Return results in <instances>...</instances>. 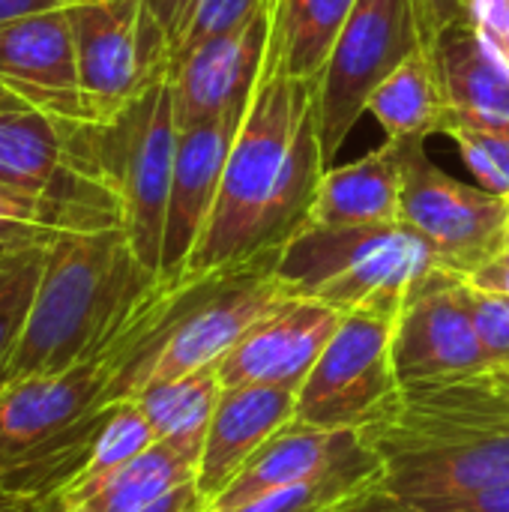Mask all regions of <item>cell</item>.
I'll use <instances>...</instances> for the list:
<instances>
[{
  "mask_svg": "<svg viewBox=\"0 0 509 512\" xmlns=\"http://www.w3.org/2000/svg\"><path fill=\"white\" fill-rule=\"evenodd\" d=\"M324 171L315 81L294 78L270 42L186 273H210L282 249L309 222Z\"/></svg>",
  "mask_w": 509,
  "mask_h": 512,
  "instance_id": "6da1fadb",
  "label": "cell"
},
{
  "mask_svg": "<svg viewBox=\"0 0 509 512\" xmlns=\"http://www.w3.org/2000/svg\"><path fill=\"white\" fill-rule=\"evenodd\" d=\"M246 105L249 102H240L198 126L180 129L177 135L174 174H171V192H168V210H165V234H162L159 282L183 279L192 261V252L216 207L225 162L240 132V123L246 117Z\"/></svg>",
  "mask_w": 509,
  "mask_h": 512,
  "instance_id": "4fadbf2b",
  "label": "cell"
},
{
  "mask_svg": "<svg viewBox=\"0 0 509 512\" xmlns=\"http://www.w3.org/2000/svg\"><path fill=\"white\" fill-rule=\"evenodd\" d=\"M438 267L432 249L405 225H303L279 252L276 279L285 294L336 312L399 318L411 288Z\"/></svg>",
  "mask_w": 509,
  "mask_h": 512,
  "instance_id": "52a82bcc",
  "label": "cell"
},
{
  "mask_svg": "<svg viewBox=\"0 0 509 512\" xmlns=\"http://www.w3.org/2000/svg\"><path fill=\"white\" fill-rule=\"evenodd\" d=\"M108 360L30 375L0 390V492L42 501L84 468L105 417Z\"/></svg>",
  "mask_w": 509,
  "mask_h": 512,
  "instance_id": "5b68a950",
  "label": "cell"
},
{
  "mask_svg": "<svg viewBox=\"0 0 509 512\" xmlns=\"http://www.w3.org/2000/svg\"><path fill=\"white\" fill-rule=\"evenodd\" d=\"M471 9V0H414V12H417V27H420V39L423 48L453 21L465 18Z\"/></svg>",
  "mask_w": 509,
  "mask_h": 512,
  "instance_id": "e575fe53",
  "label": "cell"
},
{
  "mask_svg": "<svg viewBox=\"0 0 509 512\" xmlns=\"http://www.w3.org/2000/svg\"><path fill=\"white\" fill-rule=\"evenodd\" d=\"M342 312L321 300L285 297L216 363L222 387L270 384L300 393L321 351L333 339Z\"/></svg>",
  "mask_w": 509,
  "mask_h": 512,
  "instance_id": "9a60e30c",
  "label": "cell"
},
{
  "mask_svg": "<svg viewBox=\"0 0 509 512\" xmlns=\"http://www.w3.org/2000/svg\"><path fill=\"white\" fill-rule=\"evenodd\" d=\"M399 501L450 498L509 480V396L492 375L399 384L360 432Z\"/></svg>",
  "mask_w": 509,
  "mask_h": 512,
  "instance_id": "7a4b0ae2",
  "label": "cell"
},
{
  "mask_svg": "<svg viewBox=\"0 0 509 512\" xmlns=\"http://www.w3.org/2000/svg\"><path fill=\"white\" fill-rule=\"evenodd\" d=\"M447 135L459 144L462 159L471 168L477 186L492 195L509 198V129L456 126Z\"/></svg>",
  "mask_w": 509,
  "mask_h": 512,
  "instance_id": "4dcf8cb0",
  "label": "cell"
},
{
  "mask_svg": "<svg viewBox=\"0 0 509 512\" xmlns=\"http://www.w3.org/2000/svg\"><path fill=\"white\" fill-rule=\"evenodd\" d=\"M447 96V126L509 129V66L465 15L444 27L429 45Z\"/></svg>",
  "mask_w": 509,
  "mask_h": 512,
  "instance_id": "d6986e66",
  "label": "cell"
},
{
  "mask_svg": "<svg viewBox=\"0 0 509 512\" xmlns=\"http://www.w3.org/2000/svg\"><path fill=\"white\" fill-rule=\"evenodd\" d=\"M423 48L414 0H357L318 81V135L327 168L366 114L372 93Z\"/></svg>",
  "mask_w": 509,
  "mask_h": 512,
  "instance_id": "9c48e42d",
  "label": "cell"
},
{
  "mask_svg": "<svg viewBox=\"0 0 509 512\" xmlns=\"http://www.w3.org/2000/svg\"><path fill=\"white\" fill-rule=\"evenodd\" d=\"M156 441L159 438H156L150 420L144 417V411L138 408L135 399L111 402L105 408L102 426H99V432L93 438L87 468L81 474H99V471L120 468V465L138 459L141 453H147Z\"/></svg>",
  "mask_w": 509,
  "mask_h": 512,
  "instance_id": "83f0119b",
  "label": "cell"
},
{
  "mask_svg": "<svg viewBox=\"0 0 509 512\" xmlns=\"http://www.w3.org/2000/svg\"><path fill=\"white\" fill-rule=\"evenodd\" d=\"M87 123L114 120L168 75L171 42L150 0H90L66 6Z\"/></svg>",
  "mask_w": 509,
  "mask_h": 512,
  "instance_id": "ba28073f",
  "label": "cell"
},
{
  "mask_svg": "<svg viewBox=\"0 0 509 512\" xmlns=\"http://www.w3.org/2000/svg\"><path fill=\"white\" fill-rule=\"evenodd\" d=\"M471 285V282H468ZM471 312L492 372L509 363V294L480 291L471 285Z\"/></svg>",
  "mask_w": 509,
  "mask_h": 512,
  "instance_id": "1f68e13d",
  "label": "cell"
},
{
  "mask_svg": "<svg viewBox=\"0 0 509 512\" xmlns=\"http://www.w3.org/2000/svg\"><path fill=\"white\" fill-rule=\"evenodd\" d=\"M84 512H204L198 492V459L156 441L138 459L81 474L60 492Z\"/></svg>",
  "mask_w": 509,
  "mask_h": 512,
  "instance_id": "e0dca14e",
  "label": "cell"
},
{
  "mask_svg": "<svg viewBox=\"0 0 509 512\" xmlns=\"http://www.w3.org/2000/svg\"><path fill=\"white\" fill-rule=\"evenodd\" d=\"M489 375H492V381L509 396V363L507 366H501V369H495V372H489Z\"/></svg>",
  "mask_w": 509,
  "mask_h": 512,
  "instance_id": "7bdbcfd3",
  "label": "cell"
},
{
  "mask_svg": "<svg viewBox=\"0 0 509 512\" xmlns=\"http://www.w3.org/2000/svg\"><path fill=\"white\" fill-rule=\"evenodd\" d=\"M402 159V216L438 267L471 279L507 246L509 198L459 183L429 156L426 138H390Z\"/></svg>",
  "mask_w": 509,
  "mask_h": 512,
  "instance_id": "30bf717a",
  "label": "cell"
},
{
  "mask_svg": "<svg viewBox=\"0 0 509 512\" xmlns=\"http://www.w3.org/2000/svg\"><path fill=\"white\" fill-rule=\"evenodd\" d=\"M393 327L396 318L381 312L342 315L297 393L294 423L330 432H363L372 426L399 393L390 351Z\"/></svg>",
  "mask_w": 509,
  "mask_h": 512,
  "instance_id": "8fae6325",
  "label": "cell"
},
{
  "mask_svg": "<svg viewBox=\"0 0 509 512\" xmlns=\"http://www.w3.org/2000/svg\"><path fill=\"white\" fill-rule=\"evenodd\" d=\"M336 512H414L405 501H399V498H393L390 492H384L381 489V483L378 486H372L369 492H363L360 498H354L351 504H345L342 510Z\"/></svg>",
  "mask_w": 509,
  "mask_h": 512,
  "instance_id": "d590c367",
  "label": "cell"
},
{
  "mask_svg": "<svg viewBox=\"0 0 509 512\" xmlns=\"http://www.w3.org/2000/svg\"><path fill=\"white\" fill-rule=\"evenodd\" d=\"M222 390L225 387L219 381V369L207 366L171 381L150 384L135 396V402L162 444L201 462Z\"/></svg>",
  "mask_w": 509,
  "mask_h": 512,
  "instance_id": "7402d4cb",
  "label": "cell"
},
{
  "mask_svg": "<svg viewBox=\"0 0 509 512\" xmlns=\"http://www.w3.org/2000/svg\"><path fill=\"white\" fill-rule=\"evenodd\" d=\"M360 447H363L360 432H348V429L330 432L303 423H288L246 462V468L234 477V483L222 495H216L204 510H234L270 492L321 477L339 462H345L348 456H354Z\"/></svg>",
  "mask_w": 509,
  "mask_h": 512,
  "instance_id": "ffe728a7",
  "label": "cell"
},
{
  "mask_svg": "<svg viewBox=\"0 0 509 512\" xmlns=\"http://www.w3.org/2000/svg\"><path fill=\"white\" fill-rule=\"evenodd\" d=\"M414 512H509V480L465 492V495H450V498H423V501H405Z\"/></svg>",
  "mask_w": 509,
  "mask_h": 512,
  "instance_id": "d6a6232c",
  "label": "cell"
},
{
  "mask_svg": "<svg viewBox=\"0 0 509 512\" xmlns=\"http://www.w3.org/2000/svg\"><path fill=\"white\" fill-rule=\"evenodd\" d=\"M60 234L63 231L57 228L51 201L45 195L0 183V264L33 249H48Z\"/></svg>",
  "mask_w": 509,
  "mask_h": 512,
  "instance_id": "4316f807",
  "label": "cell"
},
{
  "mask_svg": "<svg viewBox=\"0 0 509 512\" xmlns=\"http://www.w3.org/2000/svg\"><path fill=\"white\" fill-rule=\"evenodd\" d=\"M42 264H45V249H33L0 264V375L27 324L33 294L42 276Z\"/></svg>",
  "mask_w": 509,
  "mask_h": 512,
  "instance_id": "f546056e",
  "label": "cell"
},
{
  "mask_svg": "<svg viewBox=\"0 0 509 512\" xmlns=\"http://www.w3.org/2000/svg\"><path fill=\"white\" fill-rule=\"evenodd\" d=\"M177 3H180V0H150V6L156 9V15L162 18V24H168V18H171V12L177 9Z\"/></svg>",
  "mask_w": 509,
  "mask_h": 512,
  "instance_id": "60d3db41",
  "label": "cell"
},
{
  "mask_svg": "<svg viewBox=\"0 0 509 512\" xmlns=\"http://www.w3.org/2000/svg\"><path fill=\"white\" fill-rule=\"evenodd\" d=\"M468 18L509 66V0H471Z\"/></svg>",
  "mask_w": 509,
  "mask_h": 512,
  "instance_id": "836d02e7",
  "label": "cell"
},
{
  "mask_svg": "<svg viewBox=\"0 0 509 512\" xmlns=\"http://www.w3.org/2000/svg\"><path fill=\"white\" fill-rule=\"evenodd\" d=\"M39 512H84V510L72 507V504L57 492V495H48V498H42V501H39Z\"/></svg>",
  "mask_w": 509,
  "mask_h": 512,
  "instance_id": "ab89813d",
  "label": "cell"
},
{
  "mask_svg": "<svg viewBox=\"0 0 509 512\" xmlns=\"http://www.w3.org/2000/svg\"><path fill=\"white\" fill-rule=\"evenodd\" d=\"M378 483H381V465L375 453L363 444L354 456H348L345 462H339L321 477L270 492L264 498H255L243 507L225 512H336Z\"/></svg>",
  "mask_w": 509,
  "mask_h": 512,
  "instance_id": "484cf974",
  "label": "cell"
},
{
  "mask_svg": "<svg viewBox=\"0 0 509 512\" xmlns=\"http://www.w3.org/2000/svg\"><path fill=\"white\" fill-rule=\"evenodd\" d=\"M297 414V393L270 384L225 387L198 462V492L210 504L246 462Z\"/></svg>",
  "mask_w": 509,
  "mask_h": 512,
  "instance_id": "ac0fdd59",
  "label": "cell"
},
{
  "mask_svg": "<svg viewBox=\"0 0 509 512\" xmlns=\"http://www.w3.org/2000/svg\"><path fill=\"white\" fill-rule=\"evenodd\" d=\"M402 216L399 144L384 141L369 156L327 168L306 225H384Z\"/></svg>",
  "mask_w": 509,
  "mask_h": 512,
  "instance_id": "44dd1931",
  "label": "cell"
},
{
  "mask_svg": "<svg viewBox=\"0 0 509 512\" xmlns=\"http://www.w3.org/2000/svg\"><path fill=\"white\" fill-rule=\"evenodd\" d=\"M69 3H90V0H63V6H69Z\"/></svg>",
  "mask_w": 509,
  "mask_h": 512,
  "instance_id": "ee69618b",
  "label": "cell"
},
{
  "mask_svg": "<svg viewBox=\"0 0 509 512\" xmlns=\"http://www.w3.org/2000/svg\"><path fill=\"white\" fill-rule=\"evenodd\" d=\"M357 0H276L270 42L282 54L288 72L318 81Z\"/></svg>",
  "mask_w": 509,
  "mask_h": 512,
  "instance_id": "d4e9b609",
  "label": "cell"
},
{
  "mask_svg": "<svg viewBox=\"0 0 509 512\" xmlns=\"http://www.w3.org/2000/svg\"><path fill=\"white\" fill-rule=\"evenodd\" d=\"M282 249L210 273H186L156 282L117 348L105 357L111 402L135 399L144 387L216 366L243 333L258 324L285 294L276 279Z\"/></svg>",
  "mask_w": 509,
  "mask_h": 512,
  "instance_id": "277c9868",
  "label": "cell"
},
{
  "mask_svg": "<svg viewBox=\"0 0 509 512\" xmlns=\"http://www.w3.org/2000/svg\"><path fill=\"white\" fill-rule=\"evenodd\" d=\"M177 135L168 75L108 123L63 120L66 165L105 183L120 198L126 240L156 279Z\"/></svg>",
  "mask_w": 509,
  "mask_h": 512,
  "instance_id": "8992f818",
  "label": "cell"
},
{
  "mask_svg": "<svg viewBox=\"0 0 509 512\" xmlns=\"http://www.w3.org/2000/svg\"><path fill=\"white\" fill-rule=\"evenodd\" d=\"M27 102H21L18 96H12L3 84H0V111H12V108H24Z\"/></svg>",
  "mask_w": 509,
  "mask_h": 512,
  "instance_id": "b9f144b4",
  "label": "cell"
},
{
  "mask_svg": "<svg viewBox=\"0 0 509 512\" xmlns=\"http://www.w3.org/2000/svg\"><path fill=\"white\" fill-rule=\"evenodd\" d=\"M447 96L429 48L411 54L369 99L366 114L387 138H429L447 126Z\"/></svg>",
  "mask_w": 509,
  "mask_h": 512,
  "instance_id": "603a6c76",
  "label": "cell"
},
{
  "mask_svg": "<svg viewBox=\"0 0 509 512\" xmlns=\"http://www.w3.org/2000/svg\"><path fill=\"white\" fill-rule=\"evenodd\" d=\"M390 351L399 384L489 375L468 279L444 267L426 273L402 303Z\"/></svg>",
  "mask_w": 509,
  "mask_h": 512,
  "instance_id": "7c38bea8",
  "label": "cell"
},
{
  "mask_svg": "<svg viewBox=\"0 0 509 512\" xmlns=\"http://www.w3.org/2000/svg\"><path fill=\"white\" fill-rule=\"evenodd\" d=\"M66 165L63 120L30 105L0 111V183L42 195Z\"/></svg>",
  "mask_w": 509,
  "mask_h": 512,
  "instance_id": "cb8c5ba5",
  "label": "cell"
},
{
  "mask_svg": "<svg viewBox=\"0 0 509 512\" xmlns=\"http://www.w3.org/2000/svg\"><path fill=\"white\" fill-rule=\"evenodd\" d=\"M504 252H509V228H507V246H504Z\"/></svg>",
  "mask_w": 509,
  "mask_h": 512,
  "instance_id": "f6af8a7d",
  "label": "cell"
},
{
  "mask_svg": "<svg viewBox=\"0 0 509 512\" xmlns=\"http://www.w3.org/2000/svg\"><path fill=\"white\" fill-rule=\"evenodd\" d=\"M273 3L276 0H264L249 21L198 42L168 66L177 129L198 126L249 102L270 45Z\"/></svg>",
  "mask_w": 509,
  "mask_h": 512,
  "instance_id": "5bb4252c",
  "label": "cell"
},
{
  "mask_svg": "<svg viewBox=\"0 0 509 512\" xmlns=\"http://www.w3.org/2000/svg\"><path fill=\"white\" fill-rule=\"evenodd\" d=\"M0 512H39V501L12 498V495L0 492Z\"/></svg>",
  "mask_w": 509,
  "mask_h": 512,
  "instance_id": "f35d334b",
  "label": "cell"
},
{
  "mask_svg": "<svg viewBox=\"0 0 509 512\" xmlns=\"http://www.w3.org/2000/svg\"><path fill=\"white\" fill-rule=\"evenodd\" d=\"M474 288L480 291H495V294H509V252H501L495 261L480 267L471 279Z\"/></svg>",
  "mask_w": 509,
  "mask_h": 512,
  "instance_id": "8d00e7d4",
  "label": "cell"
},
{
  "mask_svg": "<svg viewBox=\"0 0 509 512\" xmlns=\"http://www.w3.org/2000/svg\"><path fill=\"white\" fill-rule=\"evenodd\" d=\"M159 279L135 258L126 231H66L45 249L42 276L21 339L0 375H57L105 360Z\"/></svg>",
  "mask_w": 509,
  "mask_h": 512,
  "instance_id": "3957f363",
  "label": "cell"
},
{
  "mask_svg": "<svg viewBox=\"0 0 509 512\" xmlns=\"http://www.w3.org/2000/svg\"><path fill=\"white\" fill-rule=\"evenodd\" d=\"M0 84L54 120H87L66 6L0 24Z\"/></svg>",
  "mask_w": 509,
  "mask_h": 512,
  "instance_id": "2e32d148",
  "label": "cell"
},
{
  "mask_svg": "<svg viewBox=\"0 0 509 512\" xmlns=\"http://www.w3.org/2000/svg\"><path fill=\"white\" fill-rule=\"evenodd\" d=\"M54 6H63V0H0V24L9 21V18L30 15V12L54 9Z\"/></svg>",
  "mask_w": 509,
  "mask_h": 512,
  "instance_id": "74e56055",
  "label": "cell"
},
{
  "mask_svg": "<svg viewBox=\"0 0 509 512\" xmlns=\"http://www.w3.org/2000/svg\"><path fill=\"white\" fill-rule=\"evenodd\" d=\"M261 3L264 0H180L165 24L171 42V63L192 51L198 42L249 21Z\"/></svg>",
  "mask_w": 509,
  "mask_h": 512,
  "instance_id": "f1b7e54d",
  "label": "cell"
}]
</instances>
